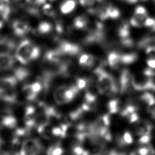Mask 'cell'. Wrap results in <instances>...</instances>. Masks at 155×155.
I'll list each match as a JSON object with an SVG mask.
<instances>
[{
	"label": "cell",
	"instance_id": "obj_1",
	"mask_svg": "<svg viewBox=\"0 0 155 155\" xmlns=\"http://www.w3.org/2000/svg\"><path fill=\"white\" fill-rule=\"evenodd\" d=\"M97 76V87L99 93L105 96H113L119 91V84L117 82L114 77L105 71L102 67L94 70Z\"/></svg>",
	"mask_w": 155,
	"mask_h": 155
},
{
	"label": "cell",
	"instance_id": "obj_2",
	"mask_svg": "<svg viewBox=\"0 0 155 155\" xmlns=\"http://www.w3.org/2000/svg\"><path fill=\"white\" fill-rule=\"evenodd\" d=\"M40 54L39 48L28 39L22 41L16 48L15 56L18 61L25 64L37 59Z\"/></svg>",
	"mask_w": 155,
	"mask_h": 155
},
{
	"label": "cell",
	"instance_id": "obj_3",
	"mask_svg": "<svg viewBox=\"0 0 155 155\" xmlns=\"http://www.w3.org/2000/svg\"><path fill=\"white\" fill-rule=\"evenodd\" d=\"M132 75L127 69H124L120 72L119 77V91L120 94L127 93L132 86L131 84Z\"/></svg>",
	"mask_w": 155,
	"mask_h": 155
},
{
	"label": "cell",
	"instance_id": "obj_4",
	"mask_svg": "<svg viewBox=\"0 0 155 155\" xmlns=\"http://www.w3.org/2000/svg\"><path fill=\"white\" fill-rule=\"evenodd\" d=\"M57 50L64 56L77 55L81 51V48L78 45L67 41L61 42Z\"/></svg>",
	"mask_w": 155,
	"mask_h": 155
},
{
	"label": "cell",
	"instance_id": "obj_5",
	"mask_svg": "<svg viewBox=\"0 0 155 155\" xmlns=\"http://www.w3.org/2000/svg\"><path fill=\"white\" fill-rule=\"evenodd\" d=\"M12 27L15 33L19 36H22L30 31V27L21 21H15L13 22Z\"/></svg>",
	"mask_w": 155,
	"mask_h": 155
},
{
	"label": "cell",
	"instance_id": "obj_6",
	"mask_svg": "<svg viewBox=\"0 0 155 155\" xmlns=\"http://www.w3.org/2000/svg\"><path fill=\"white\" fill-rule=\"evenodd\" d=\"M17 81L15 76L0 78V91L14 88L17 84Z\"/></svg>",
	"mask_w": 155,
	"mask_h": 155
},
{
	"label": "cell",
	"instance_id": "obj_7",
	"mask_svg": "<svg viewBox=\"0 0 155 155\" xmlns=\"http://www.w3.org/2000/svg\"><path fill=\"white\" fill-rule=\"evenodd\" d=\"M152 125L150 123L145 121L138 122L134 127V132L137 136H141L145 134H151Z\"/></svg>",
	"mask_w": 155,
	"mask_h": 155
},
{
	"label": "cell",
	"instance_id": "obj_8",
	"mask_svg": "<svg viewBox=\"0 0 155 155\" xmlns=\"http://www.w3.org/2000/svg\"><path fill=\"white\" fill-rule=\"evenodd\" d=\"M13 64L14 59L9 53H0V70H8L13 67Z\"/></svg>",
	"mask_w": 155,
	"mask_h": 155
},
{
	"label": "cell",
	"instance_id": "obj_9",
	"mask_svg": "<svg viewBox=\"0 0 155 155\" xmlns=\"http://www.w3.org/2000/svg\"><path fill=\"white\" fill-rule=\"evenodd\" d=\"M96 58L92 54H84L79 59V64L85 68H91L94 65L96 62Z\"/></svg>",
	"mask_w": 155,
	"mask_h": 155
},
{
	"label": "cell",
	"instance_id": "obj_10",
	"mask_svg": "<svg viewBox=\"0 0 155 155\" xmlns=\"http://www.w3.org/2000/svg\"><path fill=\"white\" fill-rule=\"evenodd\" d=\"M16 98L17 94L13 88L0 91V99L4 101L14 103L16 101Z\"/></svg>",
	"mask_w": 155,
	"mask_h": 155
},
{
	"label": "cell",
	"instance_id": "obj_11",
	"mask_svg": "<svg viewBox=\"0 0 155 155\" xmlns=\"http://www.w3.org/2000/svg\"><path fill=\"white\" fill-rule=\"evenodd\" d=\"M107 61L109 66L113 68L117 69L120 63V53H117V51H111L110 52L107 58Z\"/></svg>",
	"mask_w": 155,
	"mask_h": 155
},
{
	"label": "cell",
	"instance_id": "obj_12",
	"mask_svg": "<svg viewBox=\"0 0 155 155\" xmlns=\"http://www.w3.org/2000/svg\"><path fill=\"white\" fill-rule=\"evenodd\" d=\"M67 88V86L66 85H61L59 87H58L54 93H53V97L54 99V101L58 105H61L63 104H65L64 102V94L65 91Z\"/></svg>",
	"mask_w": 155,
	"mask_h": 155
},
{
	"label": "cell",
	"instance_id": "obj_13",
	"mask_svg": "<svg viewBox=\"0 0 155 155\" xmlns=\"http://www.w3.org/2000/svg\"><path fill=\"white\" fill-rule=\"evenodd\" d=\"M147 18V15H140L134 13L130 21V24L134 27H140L143 26L144 22Z\"/></svg>",
	"mask_w": 155,
	"mask_h": 155
},
{
	"label": "cell",
	"instance_id": "obj_14",
	"mask_svg": "<svg viewBox=\"0 0 155 155\" xmlns=\"http://www.w3.org/2000/svg\"><path fill=\"white\" fill-rule=\"evenodd\" d=\"M78 91L79 90L76 85H71L68 87H67L64 94L65 104L71 102L76 97Z\"/></svg>",
	"mask_w": 155,
	"mask_h": 155
},
{
	"label": "cell",
	"instance_id": "obj_15",
	"mask_svg": "<svg viewBox=\"0 0 155 155\" xmlns=\"http://www.w3.org/2000/svg\"><path fill=\"white\" fill-rule=\"evenodd\" d=\"M117 34L120 39H125L130 37V28L127 22H122L117 29Z\"/></svg>",
	"mask_w": 155,
	"mask_h": 155
},
{
	"label": "cell",
	"instance_id": "obj_16",
	"mask_svg": "<svg viewBox=\"0 0 155 155\" xmlns=\"http://www.w3.org/2000/svg\"><path fill=\"white\" fill-rule=\"evenodd\" d=\"M52 129L53 128L51 127L49 123L41 125L37 127L38 133L46 139L50 138L51 136L53 135Z\"/></svg>",
	"mask_w": 155,
	"mask_h": 155
},
{
	"label": "cell",
	"instance_id": "obj_17",
	"mask_svg": "<svg viewBox=\"0 0 155 155\" xmlns=\"http://www.w3.org/2000/svg\"><path fill=\"white\" fill-rule=\"evenodd\" d=\"M138 58V55L136 53H120V63L122 64H131Z\"/></svg>",
	"mask_w": 155,
	"mask_h": 155
},
{
	"label": "cell",
	"instance_id": "obj_18",
	"mask_svg": "<svg viewBox=\"0 0 155 155\" xmlns=\"http://www.w3.org/2000/svg\"><path fill=\"white\" fill-rule=\"evenodd\" d=\"M104 150L105 144L102 143H93L88 150L89 155H103L105 153Z\"/></svg>",
	"mask_w": 155,
	"mask_h": 155
},
{
	"label": "cell",
	"instance_id": "obj_19",
	"mask_svg": "<svg viewBox=\"0 0 155 155\" xmlns=\"http://www.w3.org/2000/svg\"><path fill=\"white\" fill-rule=\"evenodd\" d=\"M76 7V2L74 0H66L60 7V10L63 14H68L71 13Z\"/></svg>",
	"mask_w": 155,
	"mask_h": 155
},
{
	"label": "cell",
	"instance_id": "obj_20",
	"mask_svg": "<svg viewBox=\"0 0 155 155\" xmlns=\"http://www.w3.org/2000/svg\"><path fill=\"white\" fill-rule=\"evenodd\" d=\"M88 23V19L84 16H80L76 17L73 21V26L78 29H82L87 27Z\"/></svg>",
	"mask_w": 155,
	"mask_h": 155
},
{
	"label": "cell",
	"instance_id": "obj_21",
	"mask_svg": "<svg viewBox=\"0 0 155 155\" xmlns=\"http://www.w3.org/2000/svg\"><path fill=\"white\" fill-rule=\"evenodd\" d=\"M15 76L18 81H22L28 78L30 75L29 71L24 68H18L15 70Z\"/></svg>",
	"mask_w": 155,
	"mask_h": 155
},
{
	"label": "cell",
	"instance_id": "obj_22",
	"mask_svg": "<svg viewBox=\"0 0 155 155\" xmlns=\"http://www.w3.org/2000/svg\"><path fill=\"white\" fill-rule=\"evenodd\" d=\"M37 30L40 34H48L52 30V25L48 22H42L38 25Z\"/></svg>",
	"mask_w": 155,
	"mask_h": 155
},
{
	"label": "cell",
	"instance_id": "obj_23",
	"mask_svg": "<svg viewBox=\"0 0 155 155\" xmlns=\"http://www.w3.org/2000/svg\"><path fill=\"white\" fill-rule=\"evenodd\" d=\"M17 120L16 118L10 114H7L5 116L4 122V127H6L8 128H13L16 126Z\"/></svg>",
	"mask_w": 155,
	"mask_h": 155
},
{
	"label": "cell",
	"instance_id": "obj_24",
	"mask_svg": "<svg viewBox=\"0 0 155 155\" xmlns=\"http://www.w3.org/2000/svg\"><path fill=\"white\" fill-rule=\"evenodd\" d=\"M108 110L111 114L116 113L119 110V101L117 99H113L108 102L107 105Z\"/></svg>",
	"mask_w": 155,
	"mask_h": 155
},
{
	"label": "cell",
	"instance_id": "obj_25",
	"mask_svg": "<svg viewBox=\"0 0 155 155\" xmlns=\"http://www.w3.org/2000/svg\"><path fill=\"white\" fill-rule=\"evenodd\" d=\"M107 15L108 18L117 19L120 16V12L117 8L110 5L107 7Z\"/></svg>",
	"mask_w": 155,
	"mask_h": 155
},
{
	"label": "cell",
	"instance_id": "obj_26",
	"mask_svg": "<svg viewBox=\"0 0 155 155\" xmlns=\"http://www.w3.org/2000/svg\"><path fill=\"white\" fill-rule=\"evenodd\" d=\"M140 100L148 106L155 102V97L150 93H145L141 95Z\"/></svg>",
	"mask_w": 155,
	"mask_h": 155
},
{
	"label": "cell",
	"instance_id": "obj_27",
	"mask_svg": "<svg viewBox=\"0 0 155 155\" xmlns=\"http://www.w3.org/2000/svg\"><path fill=\"white\" fill-rule=\"evenodd\" d=\"M10 13V8L9 6L4 4L0 3V16L4 19L7 20Z\"/></svg>",
	"mask_w": 155,
	"mask_h": 155
},
{
	"label": "cell",
	"instance_id": "obj_28",
	"mask_svg": "<svg viewBox=\"0 0 155 155\" xmlns=\"http://www.w3.org/2000/svg\"><path fill=\"white\" fill-rule=\"evenodd\" d=\"M63 149L59 145H52L48 148L47 155H62Z\"/></svg>",
	"mask_w": 155,
	"mask_h": 155
},
{
	"label": "cell",
	"instance_id": "obj_29",
	"mask_svg": "<svg viewBox=\"0 0 155 155\" xmlns=\"http://www.w3.org/2000/svg\"><path fill=\"white\" fill-rule=\"evenodd\" d=\"M143 26L149 28L151 32L155 31V18L148 17L144 22Z\"/></svg>",
	"mask_w": 155,
	"mask_h": 155
},
{
	"label": "cell",
	"instance_id": "obj_30",
	"mask_svg": "<svg viewBox=\"0 0 155 155\" xmlns=\"http://www.w3.org/2000/svg\"><path fill=\"white\" fill-rule=\"evenodd\" d=\"M88 85V80L84 78H78L76 81V86L78 88L79 90H82L87 87Z\"/></svg>",
	"mask_w": 155,
	"mask_h": 155
},
{
	"label": "cell",
	"instance_id": "obj_31",
	"mask_svg": "<svg viewBox=\"0 0 155 155\" xmlns=\"http://www.w3.org/2000/svg\"><path fill=\"white\" fill-rule=\"evenodd\" d=\"M151 140V134H145L141 136L138 140V142L140 145H146L149 143Z\"/></svg>",
	"mask_w": 155,
	"mask_h": 155
},
{
	"label": "cell",
	"instance_id": "obj_32",
	"mask_svg": "<svg viewBox=\"0 0 155 155\" xmlns=\"http://www.w3.org/2000/svg\"><path fill=\"white\" fill-rule=\"evenodd\" d=\"M123 138L124 141L125 142V143H127V145H130L131 143H133V137L131 136V134H130V132L128 131H125L124 134H123Z\"/></svg>",
	"mask_w": 155,
	"mask_h": 155
},
{
	"label": "cell",
	"instance_id": "obj_33",
	"mask_svg": "<svg viewBox=\"0 0 155 155\" xmlns=\"http://www.w3.org/2000/svg\"><path fill=\"white\" fill-rule=\"evenodd\" d=\"M42 10L44 11V13L47 15L52 16L54 14L53 10L51 8V6L50 4H45L44 6L42 7Z\"/></svg>",
	"mask_w": 155,
	"mask_h": 155
},
{
	"label": "cell",
	"instance_id": "obj_34",
	"mask_svg": "<svg viewBox=\"0 0 155 155\" xmlns=\"http://www.w3.org/2000/svg\"><path fill=\"white\" fill-rule=\"evenodd\" d=\"M96 2H97V0H79V3L81 5L84 7L93 6Z\"/></svg>",
	"mask_w": 155,
	"mask_h": 155
},
{
	"label": "cell",
	"instance_id": "obj_35",
	"mask_svg": "<svg viewBox=\"0 0 155 155\" xmlns=\"http://www.w3.org/2000/svg\"><path fill=\"white\" fill-rule=\"evenodd\" d=\"M52 134H53V136H61V137H64L63 131H62V130L61 126H59V127H55L53 128V129H52Z\"/></svg>",
	"mask_w": 155,
	"mask_h": 155
},
{
	"label": "cell",
	"instance_id": "obj_36",
	"mask_svg": "<svg viewBox=\"0 0 155 155\" xmlns=\"http://www.w3.org/2000/svg\"><path fill=\"white\" fill-rule=\"evenodd\" d=\"M147 110L152 118L155 119V102L150 105H148Z\"/></svg>",
	"mask_w": 155,
	"mask_h": 155
},
{
	"label": "cell",
	"instance_id": "obj_37",
	"mask_svg": "<svg viewBox=\"0 0 155 155\" xmlns=\"http://www.w3.org/2000/svg\"><path fill=\"white\" fill-rule=\"evenodd\" d=\"M134 13L140 14V15H147V12L144 7L139 5L136 7L134 10Z\"/></svg>",
	"mask_w": 155,
	"mask_h": 155
},
{
	"label": "cell",
	"instance_id": "obj_38",
	"mask_svg": "<svg viewBox=\"0 0 155 155\" xmlns=\"http://www.w3.org/2000/svg\"><path fill=\"white\" fill-rule=\"evenodd\" d=\"M128 120L130 123H133L139 120V115L137 114L136 112H134L131 113L127 119Z\"/></svg>",
	"mask_w": 155,
	"mask_h": 155
},
{
	"label": "cell",
	"instance_id": "obj_39",
	"mask_svg": "<svg viewBox=\"0 0 155 155\" xmlns=\"http://www.w3.org/2000/svg\"><path fill=\"white\" fill-rule=\"evenodd\" d=\"M143 74L148 76V77H153L154 76H155V70L154 68H148L145 69V70L143 72Z\"/></svg>",
	"mask_w": 155,
	"mask_h": 155
},
{
	"label": "cell",
	"instance_id": "obj_40",
	"mask_svg": "<svg viewBox=\"0 0 155 155\" xmlns=\"http://www.w3.org/2000/svg\"><path fill=\"white\" fill-rule=\"evenodd\" d=\"M147 64L149 67L155 69V58L151 57L147 59Z\"/></svg>",
	"mask_w": 155,
	"mask_h": 155
},
{
	"label": "cell",
	"instance_id": "obj_41",
	"mask_svg": "<svg viewBox=\"0 0 155 155\" xmlns=\"http://www.w3.org/2000/svg\"><path fill=\"white\" fill-rule=\"evenodd\" d=\"M26 1L30 4L40 5V4H44L46 0H26Z\"/></svg>",
	"mask_w": 155,
	"mask_h": 155
},
{
	"label": "cell",
	"instance_id": "obj_42",
	"mask_svg": "<svg viewBox=\"0 0 155 155\" xmlns=\"http://www.w3.org/2000/svg\"><path fill=\"white\" fill-rule=\"evenodd\" d=\"M6 115L7 114H5L4 113H0V128H2L4 127V119H5Z\"/></svg>",
	"mask_w": 155,
	"mask_h": 155
},
{
	"label": "cell",
	"instance_id": "obj_43",
	"mask_svg": "<svg viewBox=\"0 0 155 155\" xmlns=\"http://www.w3.org/2000/svg\"><path fill=\"white\" fill-rule=\"evenodd\" d=\"M120 153H118L116 150H111L110 152L108 153L107 155H119Z\"/></svg>",
	"mask_w": 155,
	"mask_h": 155
},
{
	"label": "cell",
	"instance_id": "obj_44",
	"mask_svg": "<svg viewBox=\"0 0 155 155\" xmlns=\"http://www.w3.org/2000/svg\"><path fill=\"white\" fill-rule=\"evenodd\" d=\"M122 1L128 4H135L138 1V0H122Z\"/></svg>",
	"mask_w": 155,
	"mask_h": 155
},
{
	"label": "cell",
	"instance_id": "obj_45",
	"mask_svg": "<svg viewBox=\"0 0 155 155\" xmlns=\"http://www.w3.org/2000/svg\"><path fill=\"white\" fill-rule=\"evenodd\" d=\"M4 2H8V3H10V2H15V1H17L18 0H3Z\"/></svg>",
	"mask_w": 155,
	"mask_h": 155
},
{
	"label": "cell",
	"instance_id": "obj_46",
	"mask_svg": "<svg viewBox=\"0 0 155 155\" xmlns=\"http://www.w3.org/2000/svg\"><path fill=\"white\" fill-rule=\"evenodd\" d=\"M130 155H139V153H137V151H133V152L131 153Z\"/></svg>",
	"mask_w": 155,
	"mask_h": 155
},
{
	"label": "cell",
	"instance_id": "obj_47",
	"mask_svg": "<svg viewBox=\"0 0 155 155\" xmlns=\"http://www.w3.org/2000/svg\"><path fill=\"white\" fill-rule=\"evenodd\" d=\"M14 155H25L21 150H20V151L19 152V153H15Z\"/></svg>",
	"mask_w": 155,
	"mask_h": 155
},
{
	"label": "cell",
	"instance_id": "obj_48",
	"mask_svg": "<svg viewBox=\"0 0 155 155\" xmlns=\"http://www.w3.org/2000/svg\"><path fill=\"white\" fill-rule=\"evenodd\" d=\"M3 25H4L3 22H2V21H0V28H2V27H3Z\"/></svg>",
	"mask_w": 155,
	"mask_h": 155
},
{
	"label": "cell",
	"instance_id": "obj_49",
	"mask_svg": "<svg viewBox=\"0 0 155 155\" xmlns=\"http://www.w3.org/2000/svg\"><path fill=\"white\" fill-rule=\"evenodd\" d=\"M50 1H54V0H50Z\"/></svg>",
	"mask_w": 155,
	"mask_h": 155
},
{
	"label": "cell",
	"instance_id": "obj_50",
	"mask_svg": "<svg viewBox=\"0 0 155 155\" xmlns=\"http://www.w3.org/2000/svg\"><path fill=\"white\" fill-rule=\"evenodd\" d=\"M143 1H147V0H143Z\"/></svg>",
	"mask_w": 155,
	"mask_h": 155
}]
</instances>
